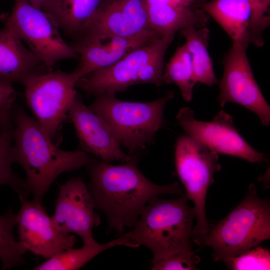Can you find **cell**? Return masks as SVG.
Returning <instances> with one entry per match:
<instances>
[{
	"mask_svg": "<svg viewBox=\"0 0 270 270\" xmlns=\"http://www.w3.org/2000/svg\"><path fill=\"white\" fill-rule=\"evenodd\" d=\"M17 224V216L12 208L0 216V260L2 269H10L22 264L23 255L28 251L19 240L14 238L13 230Z\"/></svg>",
	"mask_w": 270,
	"mask_h": 270,
	"instance_id": "25",
	"label": "cell"
},
{
	"mask_svg": "<svg viewBox=\"0 0 270 270\" xmlns=\"http://www.w3.org/2000/svg\"><path fill=\"white\" fill-rule=\"evenodd\" d=\"M20 208L16 214L20 241L37 256L48 258L66 249L73 248L76 238L60 232L42 206L26 196H19Z\"/></svg>",
	"mask_w": 270,
	"mask_h": 270,
	"instance_id": "13",
	"label": "cell"
},
{
	"mask_svg": "<svg viewBox=\"0 0 270 270\" xmlns=\"http://www.w3.org/2000/svg\"><path fill=\"white\" fill-rule=\"evenodd\" d=\"M14 106V104H10L9 106H6L5 108H2V109L0 110V119L2 117V116L4 115V114L8 110L12 108V107Z\"/></svg>",
	"mask_w": 270,
	"mask_h": 270,
	"instance_id": "32",
	"label": "cell"
},
{
	"mask_svg": "<svg viewBox=\"0 0 270 270\" xmlns=\"http://www.w3.org/2000/svg\"><path fill=\"white\" fill-rule=\"evenodd\" d=\"M12 109L0 119V184L10 187L19 196H28L30 192L25 181L13 171L11 150L14 124Z\"/></svg>",
	"mask_w": 270,
	"mask_h": 270,
	"instance_id": "23",
	"label": "cell"
},
{
	"mask_svg": "<svg viewBox=\"0 0 270 270\" xmlns=\"http://www.w3.org/2000/svg\"><path fill=\"white\" fill-rule=\"evenodd\" d=\"M15 0L10 14L2 16L4 25L27 44L46 68L50 69L63 60L78 58L62 38L58 22L51 14L26 0Z\"/></svg>",
	"mask_w": 270,
	"mask_h": 270,
	"instance_id": "8",
	"label": "cell"
},
{
	"mask_svg": "<svg viewBox=\"0 0 270 270\" xmlns=\"http://www.w3.org/2000/svg\"><path fill=\"white\" fill-rule=\"evenodd\" d=\"M44 64L10 29L0 30V82L23 84Z\"/></svg>",
	"mask_w": 270,
	"mask_h": 270,
	"instance_id": "17",
	"label": "cell"
},
{
	"mask_svg": "<svg viewBox=\"0 0 270 270\" xmlns=\"http://www.w3.org/2000/svg\"><path fill=\"white\" fill-rule=\"evenodd\" d=\"M270 238V200L258 197L252 184L240 204L210 229L202 244L212 249L216 261L226 262Z\"/></svg>",
	"mask_w": 270,
	"mask_h": 270,
	"instance_id": "4",
	"label": "cell"
},
{
	"mask_svg": "<svg viewBox=\"0 0 270 270\" xmlns=\"http://www.w3.org/2000/svg\"><path fill=\"white\" fill-rule=\"evenodd\" d=\"M252 14L250 26L251 44L262 46L264 44L262 33L270 24V0H248Z\"/></svg>",
	"mask_w": 270,
	"mask_h": 270,
	"instance_id": "27",
	"label": "cell"
},
{
	"mask_svg": "<svg viewBox=\"0 0 270 270\" xmlns=\"http://www.w3.org/2000/svg\"><path fill=\"white\" fill-rule=\"evenodd\" d=\"M180 126L188 134L210 149L224 154L244 159L250 163L266 160L264 154L251 146L234 126L232 116L222 110L210 122L196 120L188 107L182 108L176 116Z\"/></svg>",
	"mask_w": 270,
	"mask_h": 270,
	"instance_id": "11",
	"label": "cell"
},
{
	"mask_svg": "<svg viewBox=\"0 0 270 270\" xmlns=\"http://www.w3.org/2000/svg\"><path fill=\"white\" fill-rule=\"evenodd\" d=\"M152 28L162 36H174L180 29L206 26L209 16L201 9L186 7L176 0H146Z\"/></svg>",
	"mask_w": 270,
	"mask_h": 270,
	"instance_id": "18",
	"label": "cell"
},
{
	"mask_svg": "<svg viewBox=\"0 0 270 270\" xmlns=\"http://www.w3.org/2000/svg\"><path fill=\"white\" fill-rule=\"evenodd\" d=\"M95 206L84 182L72 178L60 185L52 221L62 233H74L82 238L83 244L94 245L98 242L92 236L93 228L100 224Z\"/></svg>",
	"mask_w": 270,
	"mask_h": 270,
	"instance_id": "12",
	"label": "cell"
},
{
	"mask_svg": "<svg viewBox=\"0 0 270 270\" xmlns=\"http://www.w3.org/2000/svg\"><path fill=\"white\" fill-rule=\"evenodd\" d=\"M68 114L84 152L100 156L108 162L118 160L126 162L130 159L131 156L122 150L120 142L110 125L78 96Z\"/></svg>",
	"mask_w": 270,
	"mask_h": 270,
	"instance_id": "16",
	"label": "cell"
},
{
	"mask_svg": "<svg viewBox=\"0 0 270 270\" xmlns=\"http://www.w3.org/2000/svg\"><path fill=\"white\" fill-rule=\"evenodd\" d=\"M198 8L215 20L233 43L246 46L251 44L252 11L248 0H204Z\"/></svg>",
	"mask_w": 270,
	"mask_h": 270,
	"instance_id": "19",
	"label": "cell"
},
{
	"mask_svg": "<svg viewBox=\"0 0 270 270\" xmlns=\"http://www.w3.org/2000/svg\"><path fill=\"white\" fill-rule=\"evenodd\" d=\"M150 30H153L148 20L146 0H104L76 40L106 36H130Z\"/></svg>",
	"mask_w": 270,
	"mask_h": 270,
	"instance_id": "14",
	"label": "cell"
},
{
	"mask_svg": "<svg viewBox=\"0 0 270 270\" xmlns=\"http://www.w3.org/2000/svg\"><path fill=\"white\" fill-rule=\"evenodd\" d=\"M186 6H192L201 2L202 0H176Z\"/></svg>",
	"mask_w": 270,
	"mask_h": 270,
	"instance_id": "31",
	"label": "cell"
},
{
	"mask_svg": "<svg viewBox=\"0 0 270 270\" xmlns=\"http://www.w3.org/2000/svg\"><path fill=\"white\" fill-rule=\"evenodd\" d=\"M134 154L120 165L93 160L87 166L90 181L88 190L95 208L103 212L108 228L122 235L132 228L148 202L164 194L182 196L185 193L176 182L156 184L147 178L138 167Z\"/></svg>",
	"mask_w": 270,
	"mask_h": 270,
	"instance_id": "1",
	"label": "cell"
},
{
	"mask_svg": "<svg viewBox=\"0 0 270 270\" xmlns=\"http://www.w3.org/2000/svg\"><path fill=\"white\" fill-rule=\"evenodd\" d=\"M104 0H52L48 10L60 29L78 38L88 26Z\"/></svg>",
	"mask_w": 270,
	"mask_h": 270,
	"instance_id": "20",
	"label": "cell"
},
{
	"mask_svg": "<svg viewBox=\"0 0 270 270\" xmlns=\"http://www.w3.org/2000/svg\"><path fill=\"white\" fill-rule=\"evenodd\" d=\"M174 161L185 194L194 204L196 223L192 241L200 246L210 230L206 200L208 186L214 182V175L221 168L218 153L192 136L182 135L176 140Z\"/></svg>",
	"mask_w": 270,
	"mask_h": 270,
	"instance_id": "7",
	"label": "cell"
},
{
	"mask_svg": "<svg viewBox=\"0 0 270 270\" xmlns=\"http://www.w3.org/2000/svg\"><path fill=\"white\" fill-rule=\"evenodd\" d=\"M186 40L184 44L190 54L196 82L208 86L218 83L212 61L208 52L210 30L204 26H188L180 30Z\"/></svg>",
	"mask_w": 270,
	"mask_h": 270,
	"instance_id": "22",
	"label": "cell"
},
{
	"mask_svg": "<svg viewBox=\"0 0 270 270\" xmlns=\"http://www.w3.org/2000/svg\"><path fill=\"white\" fill-rule=\"evenodd\" d=\"M234 270H270V252L258 246L226 262Z\"/></svg>",
	"mask_w": 270,
	"mask_h": 270,
	"instance_id": "26",
	"label": "cell"
},
{
	"mask_svg": "<svg viewBox=\"0 0 270 270\" xmlns=\"http://www.w3.org/2000/svg\"><path fill=\"white\" fill-rule=\"evenodd\" d=\"M11 150L13 163L26 173L25 182L34 202L42 204L52 184L65 172L78 170L94 160L84 151H68L55 146L38 121L20 107L14 106Z\"/></svg>",
	"mask_w": 270,
	"mask_h": 270,
	"instance_id": "2",
	"label": "cell"
},
{
	"mask_svg": "<svg viewBox=\"0 0 270 270\" xmlns=\"http://www.w3.org/2000/svg\"><path fill=\"white\" fill-rule=\"evenodd\" d=\"M32 6L48 12L52 0H26Z\"/></svg>",
	"mask_w": 270,
	"mask_h": 270,
	"instance_id": "30",
	"label": "cell"
},
{
	"mask_svg": "<svg viewBox=\"0 0 270 270\" xmlns=\"http://www.w3.org/2000/svg\"><path fill=\"white\" fill-rule=\"evenodd\" d=\"M188 200L186 194L175 199L153 198L128 232L134 242L151 250L152 264L172 254L192 250L196 212Z\"/></svg>",
	"mask_w": 270,
	"mask_h": 270,
	"instance_id": "3",
	"label": "cell"
},
{
	"mask_svg": "<svg viewBox=\"0 0 270 270\" xmlns=\"http://www.w3.org/2000/svg\"><path fill=\"white\" fill-rule=\"evenodd\" d=\"M124 246L138 248V246L129 238L128 232L104 244L98 242L94 245L83 246L79 248H69L62 250L36 266V270H78L102 252L112 247Z\"/></svg>",
	"mask_w": 270,
	"mask_h": 270,
	"instance_id": "21",
	"label": "cell"
},
{
	"mask_svg": "<svg viewBox=\"0 0 270 270\" xmlns=\"http://www.w3.org/2000/svg\"><path fill=\"white\" fill-rule=\"evenodd\" d=\"M160 36H162L150 30L130 36H106L77 40L71 46L80 60L76 70L82 78L114 64L134 50Z\"/></svg>",
	"mask_w": 270,
	"mask_h": 270,
	"instance_id": "15",
	"label": "cell"
},
{
	"mask_svg": "<svg viewBox=\"0 0 270 270\" xmlns=\"http://www.w3.org/2000/svg\"><path fill=\"white\" fill-rule=\"evenodd\" d=\"M174 92L148 102L124 101L115 96L101 94L88 107L112 128L122 146L135 154L150 143L163 126L164 110Z\"/></svg>",
	"mask_w": 270,
	"mask_h": 270,
	"instance_id": "6",
	"label": "cell"
},
{
	"mask_svg": "<svg viewBox=\"0 0 270 270\" xmlns=\"http://www.w3.org/2000/svg\"><path fill=\"white\" fill-rule=\"evenodd\" d=\"M174 36H160L134 50L114 64L98 70L78 80L76 86L86 94L115 96L130 86L163 84L164 56Z\"/></svg>",
	"mask_w": 270,
	"mask_h": 270,
	"instance_id": "5",
	"label": "cell"
},
{
	"mask_svg": "<svg viewBox=\"0 0 270 270\" xmlns=\"http://www.w3.org/2000/svg\"><path fill=\"white\" fill-rule=\"evenodd\" d=\"M16 92L12 84L0 82V110L14 104Z\"/></svg>",
	"mask_w": 270,
	"mask_h": 270,
	"instance_id": "29",
	"label": "cell"
},
{
	"mask_svg": "<svg viewBox=\"0 0 270 270\" xmlns=\"http://www.w3.org/2000/svg\"><path fill=\"white\" fill-rule=\"evenodd\" d=\"M80 79L76 70L71 73L56 70L34 74L22 84L28 106L52 140L77 96L75 86Z\"/></svg>",
	"mask_w": 270,
	"mask_h": 270,
	"instance_id": "9",
	"label": "cell"
},
{
	"mask_svg": "<svg viewBox=\"0 0 270 270\" xmlns=\"http://www.w3.org/2000/svg\"><path fill=\"white\" fill-rule=\"evenodd\" d=\"M163 84H175L180 90L183 99L192 98L193 88L196 83L190 54L185 44L177 48L166 64L162 75Z\"/></svg>",
	"mask_w": 270,
	"mask_h": 270,
	"instance_id": "24",
	"label": "cell"
},
{
	"mask_svg": "<svg viewBox=\"0 0 270 270\" xmlns=\"http://www.w3.org/2000/svg\"><path fill=\"white\" fill-rule=\"evenodd\" d=\"M248 46L233 43L224 55L222 77L218 101L221 107L229 102L254 112L264 126L270 123V107L254 78L246 54Z\"/></svg>",
	"mask_w": 270,
	"mask_h": 270,
	"instance_id": "10",
	"label": "cell"
},
{
	"mask_svg": "<svg viewBox=\"0 0 270 270\" xmlns=\"http://www.w3.org/2000/svg\"><path fill=\"white\" fill-rule=\"evenodd\" d=\"M200 258L192 250L169 256L152 264L153 270H193Z\"/></svg>",
	"mask_w": 270,
	"mask_h": 270,
	"instance_id": "28",
	"label": "cell"
}]
</instances>
